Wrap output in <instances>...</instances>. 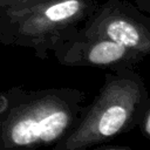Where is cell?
<instances>
[{
	"label": "cell",
	"mask_w": 150,
	"mask_h": 150,
	"mask_svg": "<svg viewBox=\"0 0 150 150\" xmlns=\"http://www.w3.org/2000/svg\"><path fill=\"white\" fill-rule=\"evenodd\" d=\"M86 105L87 94L69 87L0 91V149L53 148L73 131Z\"/></svg>",
	"instance_id": "obj_1"
},
{
	"label": "cell",
	"mask_w": 150,
	"mask_h": 150,
	"mask_svg": "<svg viewBox=\"0 0 150 150\" xmlns=\"http://www.w3.org/2000/svg\"><path fill=\"white\" fill-rule=\"evenodd\" d=\"M150 95L134 67H122L104 75L103 83L73 131L53 146L54 150H82L110 142L134 130Z\"/></svg>",
	"instance_id": "obj_2"
},
{
	"label": "cell",
	"mask_w": 150,
	"mask_h": 150,
	"mask_svg": "<svg viewBox=\"0 0 150 150\" xmlns=\"http://www.w3.org/2000/svg\"><path fill=\"white\" fill-rule=\"evenodd\" d=\"M97 0H45L0 14V45L29 48L46 60L70 39L98 6Z\"/></svg>",
	"instance_id": "obj_3"
},
{
	"label": "cell",
	"mask_w": 150,
	"mask_h": 150,
	"mask_svg": "<svg viewBox=\"0 0 150 150\" xmlns=\"http://www.w3.org/2000/svg\"><path fill=\"white\" fill-rule=\"evenodd\" d=\"M79 33L108 39L144 56L150 55V15L130 0H105L98 4Z\"/></svg>",
	"instance_id": "obj_4"
},
{
	"label": "cell",
	"mask_w": 150,
	"mask_h": 150,
	"mask_svg": "<svg viewBox=\"0 0 150 150\" xmlns=\"http://www.w3.org/2000/svg\"><path fill=\"white\" fill-rule=\"evenodd\" d=\"M52 53L62 66L109 70L122 67H135V64L145 57L137 50L118 45L111 40L86 36L79 32L70 39L59 43Z\"/></svg>",
	"instance_id": "obj_5"
},
{
	"label": "cell",
	"mask_w": 150,
	"mask_h": 150,
	"mask_svg": "<svg viewBox=\"0 0 150 150\" xmlns=\"http://www.w3.org/2000/svg\"><path fill=\"white\" fill-rule=\"evenodd\" d=\"M45 0H0V14L7 12H14Z\"/></svg>",
	"instance_id": "obj_6"
},
{
	"label": "cell",
	"mask_w": 150,
	"mask_h": 150,
	"mask_svg": "<svg viewBox=\"0 0 150 150\" xmlns=\"http://www.w3.org/2000/svg\"><path fill=\"white\" fill-rule=\"evenodd\" d=\"M141 130V134L150 141V97L148 100V104L145 107V110L142 115V118L137 125Z\"/></svg>",
	"instance_id": "obj_7"
},
{
	"label": "cell",
	"mask_w": 150,
	"mask_h": 150,
	"mask_svg": "<svg viewBox=\"0 0 150 150\" xmlns=\"http://www.w3.org/2000/svg\"><path fill=\"white\" fill-rule=\"evenodd\" d=\"M134 4L143 12L150 15V0H132Z\"/></svg>",
	"instance_id": "obj_8"
}]
</instances>
